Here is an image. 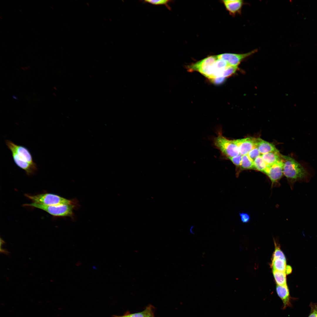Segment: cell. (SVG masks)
<instances>
[{
    "instance_id": "obj_18",
    "label": "cell",
    "mask_w": 317,
    "mask_h": 317,
    "mask_svg": "<svg viewBox=\"0 0 317 317\" xmlns=\"http://www.w3.org/2000/svg\"><path fill=\"white\" fill-rule=\"evenodd\" d=\"M171 1L167 0H146L144 1V2L145 3H150L154 5H165L169 10L171 9V8L168 5V4Z\"/></svg>"
},
{
    "instance_id": "obj_22",
    "label": "cell",
    "mask_w": 317,
    "mask_h": 317,
    "mask_svg": "<svg viewBox=\"0 0 317 317\" xmlns=\"http://www.w3.org/2000/svg\"><path fill=\"white\" fill-rule=\"evenodd\" d=\"M261 154L257 148L256 147L249 152L247 154L250 158L254 160L257 157L261 155Z\"/></svg>"
},
{
    "instance_id": "obj_15",
    "label": "cell",
    "mask_w": 317,
    "mask_h": 317,
    "mask_svg": "<svg viewBox=\"0 0 317 317\" xmlns=\"http://www.w3.org/2000/svg\"><path fill=\"white\" fill-rule=\"evenodd\" d=\"M273 273L275 282L277 285L286 284V273L285 272L273 270Z\"/></svg>"
},
{
    "instance_id": "obj_8",
    "label": "cell",
    "mask_w": 317,
    "mask_h": 317,
    "mask_svg": "<svg viewBox=\"0 0 317 317\" xmlns=\"http://www.w3.org/2000/svg\"><path fill=\"white\" fill-rule=\"evenodd\" d=\"M257 51V50H254L244 53H225L217 55V56L218 59L224 60L229 65L238 67L245 59Z\"/></svg>"
},
{
    "instance_id": "obj_26",
    "label": "cell",
    "mask_w": 317,
    "mask_h": 317,
    "mask_svg": "<svg viewBox=\"0 0 317 317\" xmlns=\"http://www.w3.org/2000/svg\"><path fill=\"white\" fill-rule=\"evenodd\" d=\"M225 79V78L223 77H220L216 78L211 81L214 84L216 85H219L223 83Z\"/></svg>"
},
{
    "instance_id": "obj_24",
    "label": "cell",
    "mask_w": 317,
    "mask_h": 317,
    "mask_svg": "<svg viewBox=\"0 0 317 317\" xmlns=\"http://www.w3.org/2000/svg\"><path fill=\"white\" fill-rule=\"evenodd\" d=\"M240 220L242 223H247L250 221V217L249 215L245 212H241L239 213Z\"/></svg>"
},
{
    "instance_id": "obj_23",
    "label": "cell",
    "mask_w": 317,
    "mask_h": 317,
    "mask_svg": "<svg viewBox=\"0 0 317 317\" xmlns=\"http://www.w3.org/2000/svg\"><path fill=\"white\" fill-rule=\"evenodd\" d=\"M242 156L239 154L236 156L230 158L229 159L236 166L240 167Z\"/></svg>"
},
{
    "instance_id": "obj_5",
    "label": "cell",
    "mask_w": 317,
    "mask_h": 317,
    "mask_svg": "<svg viewBox=\"0 0 317 317\" xmlns=\"http://www.w3.org/2000/svg\"><path fill=\"white\" fill-rule=\"evenodd\" d=\"M25 196L33 203L46 205L72 204L70 200L54 194L44 193L35 195L26 194Z\"/></svg>"
},
{
    "instance_id": "obj_20",
    "label": "cell",
    "mask_w": 317,
    "mask_h": 317,
    "mask_svg": "<svg viewBox=\"0 0 317 317\" xmlns=\"http://www.w3.org/2000/svg\"><path fill=\"white\" fill-rule=\"evenodd\" d=\"M151 311V307H149L141 312L128 315V317H146Z\"/></svg>"
},
{
    "instance_id": "obj_17",
    "label": "cell",
    "mask_w": 317,
    "mask_h": 317,
    "mask_svg": "<svg viewBox=\"0 0 317 317\" xmlns=\"http://www.w3.org/2000/svg\"><path fill=\"white\" fill-rule=\"evenodd\" d=\"M267 166V164L261 155L257 157L254 160V169L264 173Z\"/></svg>"
},
{
    "instance_id": "obj_13",
    "label": "cell",
    "mask_w": 317,
    "mask_h": 317,
    "mask_svg": "<svg viewBox=\"0 0 317 317\" xmlns=\"http://www.w3.org/2000/svg\"><path fill=\"white\" fill-rule=\"evenodd\" d=\"M281 154L278 151L268 153L261 156L267 165H270L281 160Z\"/></svg>"
},
{
    "instance_id": "obj_6",
    "label": "cell",
    "mask_w": 317,
    "mask_h": 317,
    "mask_svg": "<svg viewBox=\"0 0 317 317\" xmlns=\"http://www.w3.org/2000/svg\"><path fill=\"white\" fill-rule=\"evenodd\" d=\"M24 206L32 207L42 210L55 216H70L72 214V204H64L55 205H46L32 203L24 204Z\"/></svg>"
},
{
    "instance_id": "obj_1",
    "label": "cell",
    "mask_w": 317,
    "mask_h": 317,
    "mask_svg": "<svg viewBox=\"0 0 317 317\" xmlns=\"http://www.w3.org/2000/svg\"><path fill=\"white\" fill-rule=\"evenodd\" d=\"M5 142L8 148L11 151L16 165L24 170L28 176L34 174L38 168L28 149L24 146L16 144L9 140H6Z\"/></svg>"
},
{
    "instance_id": "obj_4",
    "label": "cell",
    "mask_w": 317,
    "mask_h": 317,
    "mask_svg": "<svg viewBox=\"0 0 317 317\" xmlns=\"http://www.w3.org/2000/svg\"><path fill=\"white\" fill-rule=\"evenodd\" d=\"M213 142L215 147L223 156L228 159L240 154L238 147L233 140L224 136L221 131L218 132L217 136L213 139Z\"/></svg>"
},
{
    "instance_id": "obj_9",
    "label": "cell",
    "mask_w": 317,
    "mask_h": 317,
    "mask_svg": "<svg viewBox=\"0 0 317 317\" xmlns=\"http://www.w3.org/2000/svg\"><path fill=\"white\" fill-rule=\"evenodd\" d=\"M233 141L238 147L240 154L242 155L247 154L256 147V138L248 137Z\"/></svg>"
},
{
    "instance_id": "obj_28",
    "label": "cell",
    "mask_w": 317,
    "mask_h": 317,
    "mask_svg": "<svg viewBox=\"0 0 317 317\" xmlns=\"http://www.w3.org/2000/svg\"><path fill=\"white\" fill-rule=\"evenodd\" d=\"M146 317H154L152 311L148 314Z\"/></svg>"
},
{
    "instance_id": "obj_3",
    "label": "cell",
    "mask_w": 317,
    "mask_h": 317,
    "mask_svg": "<svg viewBox=\"0 0 317 317\" xmlns=\"http://www.w3.org/2000/svg\"><path fill=\"white\" fill-rule=\"evenodd\" d=\"M217 59V55L208 56L187 66L188 70L197 71L210 80L216 77L215 63Z\"/></svg>"
},
{
    "instance_id": "obj_11",
    "label": "cell",
    "mask_w": 317,
    "mask_h": 317,
    "mask_svg": "<svg viewBox=\"0 0 317 317\" xmlns=\"http://www.w3.org/2000/svg\"><path fill=\"white\" fill-rule=\"evenodd\" d=\"M222 2L227 10L232 16L240 14L244 4L242 0H225Z\"/></svg>"
},
{
    "instance_id": "obj_29",
    "label": "cell",
    "mask_w": 317,
    "mask_h": 317,
    "mask_svg": "<svg viewBox=\"0 0 317 317\" xmlns=\"http://www.w3.org/2000/svg\"><path fill=\"white\" fill-rule=\"evenodd\" d=\"M193 228H194L193 226H192L191 227L190 229V232L192 234H194V232L193 231Z\"/></svg>"
},
{
    "instance_id": "obj_30",
    "label": "cell",
    "mask_w": 317,
    "mask_h": 317,
    "mask_svg": "<svg viewBox=\"0 0 317 317\" xmlns=\"http://www.w3.org/2000/svg\"><path fill=\"white\" fill-rule=\"evenodd\" d=\"M12 98H14V99L16 100H18V99L17 98V97H16L15 95H13V96H12Z\"/></svg>"
},
{
    "instance_id": "obj_2",
    "label": "cell",
    "mask_w": 317,
    "mask_h": 317,
    "mask_svg": "<svg viewBox=\"0 0 317 317\" xmlns=\"http://www.w3.org/2000/svg\"><path fill=\"white\" fill-rule=\"evenodd\" d=\"M283 163V174L292 188L297 181H307L309 174L307 171L293 158L281 154Z\"/></svg>"
},
{
    "instance_id": "obj_31",
    "label": "cell",
    "mask_w": 317,
    "mask_h": 317,
    "mask_svg": "<svg viewBox=\"0 0 317 317\" xmlns=\"http://www.w3.org/2000/svg\"><path fill=\"white\" fill-rule=\"evenodd\" d=\"M115 317H128V315H127L122 316H116Z\"/></svg>"
},
{
    "instance_id": "obj_10",
    "label": "cell",
    "mask_w": 317,
    "mask_h": 317,
    "mask_svg": "<svg viewBox=\"0 0 317 317\" xmlns=\"http://www.w3.org/2000/svg\"><path fill=\"white\" fill-rule=\"evenodd\" d=\"M277 294L283 303V308L285 309L291 306V297L287 285H277L276 288Z\"/></svg>"
},
{
    "instance_id": "obj_25",
    "label": "cell",
    "mask_w": 317,
    "mask_h": 317,
    "mask_svg": "<svg viewBox=\"0 0 317 317\" xmlns=\"http://www.w3.org/2000/svg\"><path fill=\"white\" fill-rule=\"evenodd\" d=\"M311 310L308 317H317V303H311Z\"/></svg>"
},
{
    "instance_id": "obj_21",
    "label": "cell",
    "mask_w": 317,
    "mask_h": 317,
    "mask_svg": "<svg viewBox=\"0 0 317 317\" xmlns=\"http://www.w3.org/2000/svg\"><path fill=\"white\" fill-rule=\"evenodd\" d=\"M280 259L286 261V258L284 253L280 249L277 247L275 248L273 255V259Z\"/></svg>"
},
{
    "instance_id": "obj_7",
    "label": "cell",
    "mask_w": 317,
    "mask_h": 317,
    "mask_svg": "<svg viewBox=\"0 0 317 317\" xmlns=\"http://www.w3.org/2000/svg\"><path fill=\"white\" fill-rule=\"evenodd\" d=\"M283 163L282 160L270 165H267L264 173L266 174L270 179L271 186L277 185L279 182L283 175Z\"/></svg>"
},
{
    "instance_id": "obj_16",
    "label": "cell",
    "mask_w": 317,
    "mask_h": 317,
    "mask_svg": "<svg viewBox=\"0 0 317 317\" xmlns=\"http://www.w3.org/2000/svg\"><path fill=\"white\" fill-rule=\"evenodd\" d=\"M272 266L273 270L285 272L286 266V261L280 259H273Z\"/></svg>"
},
{
    "instance_id": "obj_12",
    "label": "cell",
    "mask_w": 317,
    "mask_h": 317,
    "mask_svg": "<svg viewBox=\"0 0 317 317\" xmlns=\"http://www.w3.org/2000/svg\"><path fill=\"white\" fill-rule=\"evenodd\" d=\"M256 147L261 154L279 151L273 144L260 138H256Z\"/></svg>"
},
{
    "instance_id": "obj_27",
    "label": "cell",
    "mask_w": 317,
    "mask_h": 317,
    "mask_svg": "<svg viewBox=\"0 0 317 317\" xmlns=\"http://www.w3.org/2000/svg\"><path fill=\"white\" fill-rule=\"evenodd\" d=\"M292 268L289 265H286L285 272L287 274H290Z\"/></svg>"
},
{
    "instance_id": "obj_14",
    "label": "cell",
    "mask_w": 317,
    "mask_h": 317,
    "mask_svg": "<svg viewBox=\"0 0 317 317\" xmlns=\"http://www.w3.org/2000/svg\"><path fill=\"white\" fill-rule=\"evenodd\" d=\"M240 168L241 170L254 169V160L247 154L242 155Z\"/></svg>"
},
{
    "instance_id": "obj_19",
    "label": "cell",
    "mask_w": 317,
    "mask_h": 317,
    "mask_svg": "<svg viewBox=\"0 0 317 317\" xmlns=\"http://www.w3.org/2000/svg\"><path fill=\"white\" fill-rule=\"evenodd\" d=\"M238 69V67L229 66L224 72L222 77L226 78L229 77L234 73Z\"/></svg>"
}]
</instances>
